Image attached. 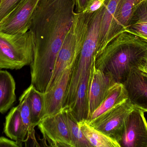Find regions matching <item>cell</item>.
<instances>
[{
  "instance_id": "4fadbf2b",
  "label": "cell",
  "mask_w": 147,
  "mask_h": 147,
  "mask_svg": "<svg viewBox=\"0 0 147 147\" xmlns=\"http://www.w3.org/2000/svg\"><path fill=\"white\" fill-rule=\"evenodd\" d=\"M142 1L119 0L110 30L109 43L125 31L136 7Z\"/></svg>"
},
{
  "instance_id": "8fae6325",
  "label": "cell",
  "mask_w": 147,
  "mask_h": 147,
  "mask_svg": "<svg viewBox=\"0 0 147 147\" xmlns=\"http://www.w3.org/2000/svg\"><path fill=\"white\" fill-rule=\"evenodd\" d=\"M94 61L91 68L88 82L87 121L102 103L109 88L115 83L108 76L95 66Z\"/></svg>"
},
{
  "instance_id": "7a4b0ae2",
  "label": "cell",
  "mask_w": 147,
  "mask_h": 147,
  "mask_svg": "<svg viewBox=\"0 0 147 147\" xmlns=\"http://www.w3.org/2000/svg\"><path fill=\"white\" fill-rule=\"evenodd\" d=\"M147 56V40L124 31L95 57V66L115 83L123 84L130 70Z\"/></svg>"
},
{
  "instance_id": "277c9868",
  "label": "cell",
  "mask_w": 147,
  "mask_h": 147,
  "mask_svg": "<svg viewBox=\"0 0 147 147\" xmlns=\"http://www.w3.org/2000/svg\"><path fill=\"white\" fill-rule=\"evenodd\" d=\"M90 14L75 12L72 25L58 54L46 91L54 85L65 69L75 63L86 37Z\"/></svg>"
},
{
  "instance_id": "d4e9b609",
  "label": "cell",
  "mask_w": 147,
  "mask_h": 147,
  "mask_svg": "<svg viewBox=\"0 0 147 147\" xmlns=\"http://www.w3.org/2000/svg\"><path fill=\"white\" fill-rule=\"evenodd\" d=\"M106 0H90L83 13L92 14L98 10L103 5Z\"/></svg>"
},
{
  "instance_id": "8992f818",
  "label": "cell",
  "mask_w": 147,
  "mask_h": 147,
  "mask_svg": "<svg viewBox=\"0 0 147 147\" xmlns=\"http://www.w3.org/2000/svg\"><path fill=\"white\" fill-rule=\"evenodd\" d=\"M134 106L128 98L123 102L92 121L91 126L112 138L120 144L129 115Z\"/></svg>"
},
{
  "instance_id": "e0dca14e",
  "label": "cell",
  "mask_w": 147,
  "mask_h": 147,
  "mask_svg": "<svg viewBox=\"0 0 147 147\" xmlns=\"http://www.w3.org/2000/svg\"><path fill=\"white\" fill-rule=\"evenodd\" d=\"M90 73V72L83 78L79 86L76 97L69 107L78 122L83 120H87L88 118L87 94Z\"/></svg>"
},
{
  "instance_id": "ac0fdd59",
  "label": "cell",
  "mask_w": 147,
  "mask_h": 147,
  "mask_svg": "<svg viewBox=\"0 0 147 147\" xmlns=\"http://www.w3.org/2000/svg\"><path fill=\"white\" fill-rule=\"evenodd\" d=\"M118 1L119 0H106L104 3V8L100 23L98 47L96 56L109 43L110 30Z\"/></svg>"
},
{
  "instance_id": "d6986e66",
  "label": "cell",
  "mask_w": 147,
  "mask_h": 147,
  "mask_svg": "<svg viewBox=\"0 0 147 147\" xmlns=\"http://www.w3.org/2000/svg\"><path fill=\"white\" fill-rule=\"evenodd\" d=\"M125 31L147 40V0L136 6Z\"/></svg>"
},
{
  "instance_id": "3957f363",
  "label": "cell",
  "mask_w": 147,
  "mask_h": 147,
  "mask_svg": "<svg viewBox=\"0 0 147 147\" xmlns=\"http://www.w3.org/2000/svg\"><path fill=\"white\" fill-rule=\"evenodd\" d=\"M104 6L90 14L86 37L79 55L72 67L63 107H69L74 101L83 78L90 72L95 60L98 45L100 23Z\"/></svg>"
},
{
  "instance_id": "2e32d148",
  "label": "cell",
  "mask_w": 147,
  "mask_h": 147,
  "mask_svg": "<svg viewBox=\"0 0 147 147\" xmlns=\"http://www.w3.org/2000/svg\"><path fill=\"white\" fill-rule=\"evenodd\" d=\"M16 83L10 73L0 70V113L7 112L16 100Z\"/></svg>"
},
{
  "instance_id": "30bf717a",
  "label": "cell",
  "mask_w": 147,
  "mask_h": 147,
  "mask_svg": "<svg viewBox=\"0 0 147 147\" xmlns=\"http://www.w3.org/2000/svg\"><path fill=\"white\" fill-rule=\"evenodd\" d=\"M74 64L65 69L54 85L49 91L43 93L44 109L43 118L55 114L63 108L64 102Z\"/></svg>"
},
{
  "instance_id": "44dd1931",
  "label": "cell",
  "mask_w": 147,
  "mask_h": 147,
  "mask_svg": "<svg viewBox=\"0 0 147 147\" xmlns=\"http://www.w3.org/2000/svg\"><path fill=\"white\" fill-rule=\"evenodd\" d=\"M27 89L31 110V121L34 128L43 119L44 109L43 93L36 89L32 84Z\"/></svg>"
},
{
  "instance_id": "ffe728a7",
  "label": "cell",
  "mask_w": 147,
  "mask_h": 147,
  "mask_svg": "<svg viewBox=\"0 0 147 147\" xmlns=\"http://www.w3.org/2000/svg\"><path fill=\"white\" fill-rule=\"evenodd\" d=\"M78 124L82 133L92 146L121 147L117 141L90 125L87 120L79 122Z\"/></svg>"
},
{
  "instance_id": "9a60e30c",
  "label": "cell",
  "mask_w": 147,
  "mask_h": 147,
  "mask_svg": "<svg viewBox=\"0 0 147 147\" xmlns=\"http://www.w3.org/2000/svg\"><path fill=\"white\" fill-rule=\"evenodd\" d=\"M4 132L11 140L17 142L22 147L23 142L28 140L27 132L23 125L19 106L12 108L6 117Z\"/></svg>"
},
{
  "instance_id": "7c38bea8",
  "label": "cell",
  "mask_w": 147,
  "mask_h": 147,
  "mask_svg": "<svg viewBox=\"0 0 147 147\" xmlns=\"http://www.w3.org/2000/svg\"><path fill=\"white\" fill-rule=\"evenodd\" d=\"M123 85L132 104L146 113L147 110V77L136 67H133Z\"/></svg>"
},
{
  "instance_id": "6da1fadb",
  "label": "cell",
  "mask_w": 147,
  "mask_h": 147,
  "mask_svg": "<svg viewBox=\"0 0 147 147\" xmlns=\"http://www.w3.org/2000/svg\"><path fill=\"white\" fill-rule=\"evenodd\" d=\"M75 0H40L29 30L34 35L33 58L30 65L31 84L45 93L52 76L58 54L70 28Z\"/></svg>"
},
{
  "instance_id": "5b68a950",
  "label": "cell",
  "mask_w": 147,
  "mask_h": 147,
  "mask_svg": "<svg viewBox=\"0 0 147 147\" xmlns=\"http://www.w3.org/2000/svg\"><path fill=\"white\" fill-rule=\"evenodd\" d=\"M34 45V35L29 30L17 35L0 31V69L19 70L30 65Z\"/></svg>"
},
{
  "instance_id": "52a82bcc",
  "label": "cell",
  "mask_w": 147,
  "mask_h": 147,
  "mask_svg": "<svg viewBox=\"0 0 147 147\" xmlns=\"http://www.w3.org/2000/svg\"><path fill=\"white\" fill-rule=\"evenodd\" d=\"M44 140L52 147H74L64 114L58 113L46 117L38 125Z\"/></svg>"
},
{
  "instance_id": "603a6c76",
  "label": "cell",
  "mask_w": 147,
  "mask_h": 147,
  "mask_svg": "<svg viewBox=\"0 0 147 147\" xmlns=\"http://www.w3.org/2000/svg\"><path fill=\"white\" fill-rule=\"evenodd\" d=\"M28 92L26 89L19 98L20 103L18 106L23 125L27 132L28 139L31 138L35 140L34 127L31 121V110L28 98Z\"/></svg>"
},
{
  "instance_id": "9c48e42d",
  "label": "cell",
  "mask_w": 147,
  "mask_h": 147,
  "mask_svg": "<svg viewBox=\"0 0 147 147\" xmlns=\"http://www.w3.org/2000/svg\"><path fill=\"white\" fill-rule=\"evenodd\" d=\"M144 111L135 107L128 117L121 147H147V122Z\"/></svg>"
},
{
  "instance_id": "484cf974",
  "label": "cell",
  "mask_w": 147,
  "mask_h": 147,
  "mask_svg": "<svg viewBox=\"0 0 147 147\" xmlns=\"http://www.w3.org/2000/svg\"><path fill=\"white\" fill-rule=\"evenodd\" d=\"M90 0H75V13H83Z\"/></svg>"
},
{
  "instance_id": "f1b7e54d",
  "label": "cell",
  "mask_w": 147,
  "mask_h": 147,
  "mask_svg": "<svg viewBox=\"0 0 147 147\" xmlns=\"http://www.w3.org/2000/svg\"><path fill=\"white\" fill-rule=\"evenodd\" d=\"M2 0H0V5H1V3Z\"/></svg>"
},
{
  "instance_id": "83f0119b",
  "label": "cell",
  "mask_w": 147,
  "mask_h": 147,
  "mask_svg": "<svg viewBox=\"0 0 147 147\" xmlns=\"http://www.w3.org/2000/svg\"><path fill=\"white\" fill-rule=\"evenodd\" d=\"M135 67L144 76L147 77V56L143 59Z\"/></svg>"
},
{
  "instance_id": "cb8c5ba5",
  "label": "cell",
  "mask_w": 147,
  "mask_h": 147,
  "mask_svg": "<svg viewBox=\"0 0 147 147\" xmlns=\"http://www.w3.org/2000/svg\"><path fill=\"white\" fill-rule=\"evenodd\" d=\"M22 0H2L0 5V23L21 1Z\"/></svg>"
},
{
  "instance_id": "4316f807",
  "label": "cell",
  "mask_w": 147,
  "mask_h": 147,
  "mask_svg": "<svg viewBox=\"0 0 147 147\" xmlns=\"http://www.w3.org/2000/svg\"><path fill=\"white\" fill-rule=\"evenodd\" d=\"M0 147H20L17 142L10 140L3 137H0Z\"/></svg>"
},
{
  "instance_id": "5bb4252c",
  "label": "cell",
  "mask_w": 147,
  "mask_h": 147,
  "mask_svg": "<svg viewBox=\"0 0 147 147\" xmlns=\"http://www.w3.org/2000/svg\"><path fill=\"white\" fill-rule=\"evenodd\" d=\"M128 98L127 93L123 84L115 83L109 88L102 103L87 121L97 118Z\"/></svg>"
},
{
  "instance_id": "ba28073f",
  "label": "cell",
  "mask_w": 147,
  "mask_h": 147,
  "mask_svg": "<svg viewBox=\"0 0 147 147\" xmlns=\"http://www.w3.org/2000/svg\"><path fill=\"white\" fill-rule=\"evenodd\" d=\"M40 0H22L0 23V31L9 35L22 34L29 31L32 16Z\"/></svg>"
},
{
  "instance_id": "f546056e",
  "label": "cell",
  "mask_w": 147,
  "mask_h": 147,
  "mask_svg": "<svg viewBox=\"0 0 147 147\" xmlns=\"http://www.w3.org/2000/svg\"><path fill=\"white\" fill-rule=\"evenodd\" d=\"M146 113H147V110L146 111Z\"/></svg>"
},
{
  "instance_id": "7402d4cb",
  "label": "cell",
  "mask_w": 147,
  "mask_h": 147,
  "mask_svg": "<svg viewBox=\"0 0 147 147\" xmlns=\"http://www.w3.org/2000/svg\"><path fill=\"white\" fill-rule=\"evenodd\" d=\"M64 114L74 147H92L80 128L69 107H63Z\"/></svg>"
}]
</instances>
